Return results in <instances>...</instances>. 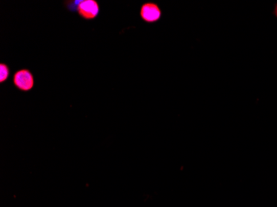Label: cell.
Masks as SVG:
<instances>
[{"label":"cell","mask_w":277,"mask_h":207,"mask_svg":"<svg viewBox=\"0 0 277 207\" xmlns=\"http://www.w3.org/2000/svg\"><path fill=\"white\" fill-rule=\"evenodd\" d=\"M100 12L99 4L96 0H79L76 9V13L86 21L96 19L99 16Z\"/></svg>","instance_id":"6da1fadb"},{"label":"cell","mask_w":277,"mask_h":207,"mask_svg":"<svg viewBox=\"0 0 277 207\" xmlns=\"http://www.w3.org/2000/svg\"><path fill=\"white\" fill-rule=\"evenodd\" d=\"M13 82L16 88L24 92L32 91L35 84L33 73L29 69H21L16 71L13 74Z\"/></svg>","instance_id":"7a4b0ae2"},{"label":"cell","mask_w":277,"mask_h":207,"mask_svg":"<svg viewBox=\"0 0 277 207\" xmlns=\"http://www.w3.org/2000/svg\"><path fill=\"white\" fill-rule=\"evenodd\" d=\"M140 15L144 22L154 23L160 20L162 12L159 6L155 3L147 2L141 5Z\"/></svg>","instance_id":"3957f363"},{"label":"cell","mask_w":277,"mask_h":207,"mask_svg":"<svg viewBox=\"0 0 277 207\" xmlns=\"http://www.w3.org/2000/svg\"><path fill=\"white\" fill-rule=\"evenodd\" d=\"M10 75V70L9 66L5 63L0 64V83L3 84L4 82H6L9 79Z\"/></svg>","instance_id":"277c9868"},{"label":"cell","mask_w":277,"mask_h":207,"mask_svg":"<svg viewBox=\"0 0 277 207\" xmlns=\"http://www.w3.org/2000/svg\"><path fill=\"white\" fill-rule=\"evenodd\" d=\"M273 13H274V15H275L277 18V3L275 5V8H274V11H273Z\"/></svg>","instance_id":"5b68a950"}]
</instances>
